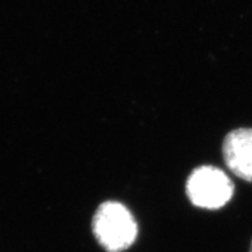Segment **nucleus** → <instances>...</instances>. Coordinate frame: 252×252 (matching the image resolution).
Wrapping results in <instances>:
<instances>
[{
  "label": "nucleus",
  "mask_w": 252,
  "mask_h": 252,
  "mask_svg": "<svg viewBox=\"0 0 252 252\" xmlns=\"http://www.w3.org/2000/svg\"><path fill=\"white\" fill-rule=\"evenodd\" d=\"M93 230L97 242L108 252H122L133 245L138 233L133 215L121 202L106 201L100 205L93 219Z\"/></svg>",
  "instance_id": "1"
},
{
  "label": "nucleus",
  "mask_w": 252,
  "mask_h": 252,
  "mask_svg": "<svg viewBox=\"0 0 252 252\" xmlns=\"http://www.w3.org/2000/svg\"><path fill=\"white\" fill-rule=\"evenodd\" d=\"M186 192L189 201L197 208L217 210L232 198L234 186L221 169L202 165L191 173L186 183Z\"/></svg>",
  "instance_id": "2"
},
{
  "label": "nucleus",
  "mask_w": 252,
  "mask_h": 252,
  "mask_svg": "<svg viewBox=\"0 0 252 252\" xmlns=\"http://www.w3.org/2000/svg\"><path fill=\"white\" fill-rule=\"evenodd\" d=\"M223 158L234 176L252 182V128H238L225 136Z\"/></svg>",
  "instance_id": "3"
},
{
  "label": "nucleus",
  "mask_w": 252,
  "mask_h": 252,
  "mask_svg": "<svg viewBox=\"0 0 252 252\" xmlns=\"http://www.w3.org/2000/svg\"><path fill=\"white\" fill-rule=\"evenodd\" d=\"M250 252H252V241H251V246H250Z\"/></svg>",
  "instance_id": "4"
}]
</instances>
